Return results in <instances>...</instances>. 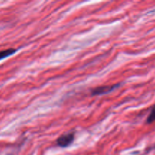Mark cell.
Returning <instances> with one entry per match:
<instances>
[{
    "label": "cell",
    "mask_w": 155,
    "mask_h": 155,
    "mask_svg": "<svg viewBox=\"0 0 155 155\" xmlns=\"http://www.w3.org/2000/svg\"><path fill=\"white\" fill-rule=\"evenodd\" d=\"M154 121H155V105L153 107L149 116H148V118H147V123H148V124H152V123L154 122Z\"/></svg>",
    "instance_id": "4"
},
{
    "label": "cell",
    "mask_w": 155,
    "mask_h": 155,
    "mask_svg": "<svg viewBox=\"0 0 155 155\" xmlns=\"http://www.w3.org/2000/svg\"><path fill=\"white\" fill-rule=\"evenodd\" d=\"M120 85H114V86H99L98 88H95L92 91V94L93 95H103V94L108 93V92H112L114 89L116 88L119 87Z\"/></svg>",
    "instance_id": "2"
},
{
    "label": "cell",
    "mask_w": 155,
    "mask_h": 155,
    "mask_svg": "<svg viewBox=\"0 0 155 155\" xmlns=\"http://www.w3.org/2000/svg\"><path fill=\"white\" fill-rule=\"evenodd\" d=\"M16 51L17 49H15V48H8V49L0 51V60L5 58L8 57V56L10 55H12V54H15Z\"/></svg>",
    "instance_id": "3"
},
{
    "label": "cell",
    "mask_w": 155,
    "mask_h": 155,
    "mask_svg": "<svg viewBox=\"0 0 155 155\" xmlns=\"http://www.w3.org/2000/svg\"><path fill=\"white\" fill-rule=\"evenodd\" d=\"M74 137H75V133L74 132L65 133L57 139L56 144L61 148H65V147L69 146L74 142Z\"/></svg>",
    "instance_id": "1"
}]
</instances>
